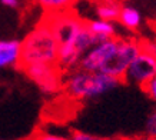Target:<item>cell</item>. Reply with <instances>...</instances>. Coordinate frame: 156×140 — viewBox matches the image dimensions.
<instances>
[{
    "label": "cell",
    "mask_w": 156,
    "mask_h": 140,
    "mask_svg": "<svg viewBox=\"0 0 156 140\" xmlns=\"http://www.w3.org/2000/svg\"><path fill=\"white\" fill-rule=\"evenodd\" d=\"M139 51L140 46L137 42L115 36L90 47L82 56L77 67L87 72H102L123 82L129 63L139 54Z\"/></svg>",
    "instance_id": "1"
},
{
    "label": "cell",
    "mask_w": 156,
    "mask_h": 140,
    "mask_svg": "<svg viewBox=\"0 0 156 140\" xmlns=\"http://www.w3.org/2000/svg\"><path fill=\"white\" fill-rule=\"evenodd\" d=\"M67 75V79L62 86L70 97L77 100L96 99L122 83V80L115 76L102 72H87L79 67L69 72Z\"/></svg>",
    "instance_id": "2"
},
{
    "label": "cell",
    "mask_w": 156,
    "mask_h": 140,
    "mask_svg": "<svg viewBox=\"0 0 156 140\" xmlns=\"http://www.w3.org/2000/svg\"><path fill=\"white\" fill-rule=\"evenodd\" d=\"M59 43L46 23L40 24L20 42L19 67L32 63H56Z\"/></svg>",
    "instance_id": "3"
},
{
    "label": "cell",
    "mask_w": 156,
    "mask_h": 140,
    "mask_svg": "<svg viewBox=\"0 0 156 140\" xmlns=\"http://www.w3.org/2000/svg\"><path fill=\"white\" fill-rule=\"evenodd\" d=\"M22 69L29 76V79H32L37 84L43 93H56L60 90L63 84L62 80L63 73L56 63H32V65L23 66Z\"/></svg>",
    "instance_id": "4"
},
{
    "label": "cell",
    "mask_w": 156,
    "mask_h": 140,
    "mask_svg": "<svg viewBox=\"0 0 156 140\" xmlns=\"http://www.w3.org/2000/svg\"><path fill=\"white\" fill-rule=\"evenodd\" d=\"M153 75H156V57L140 50L139 54L129 63L123 76V82L142 86Z\"/></svg>",
    "instance_id": "5"
},
{
    "label": "cell",
    "mask_w": 156,
    "mask_h": 140,
    "mask_svg": "<svg viewBox=\"0 0 156 140\" xmlns=\"http://www.w3.org/2000/svg\"><path fill=\"white\" fill-rule=\"evenodd\" d=\"M20 42L19 40H0V69L19 65Z\"/></svg>",
    "instance_id": "6"
},
{
    "label": "cell",
    "mask_w": 156,
    "mask_h": 140,
    "mask_svg": "<svg viewBox=\"0 0 156 140\" xmlns=\"http://www.w3.org/2000/svg\"><path fill=\"white\" fill-rule=\"evenodd\" d=\"M87 26H89L90 32L95 34L96 43L103 42L106 39L116 36V30H115L113 23L109 22V20L98 19V20H93V22H87Z\"/></svg>",
    "instance_id": "7"
},
{
    "label": "cell",
    "mask_w": 156,
    "mask_h": 140,
    "mask_svg": "<svg viewBox=\"0 0 156 140\" xmlns=\"http://www.w3.org/2000/svg\"><path fill=\"white\" fill-rule=\"evenodd\" d=\"M118 20L125 27L130 29V30H136V29L140 26V23H142V16H140V12H139L136 7L122 6V7H120V12H119Z\"/></svg>",
    "instance_id": "8"
},
{
    "label": "cell",
    "mask_w": 156,
    "mask_h": 140,
    "mask_svg": "<svg viewBox=\"0 0 156 140\" xmlns=\"http://www.w3.org/2000/svg\"><path fill=\"white\" fill-rule=\"evenodd\" d=\"M120 7L122 6L115 0H100V3L96 6V13H98L99 19L115 22V20H118Z\"/></svg>",
    "instance_id": "9"
},
{
    "label": "cell",
    "mask_w": 156,
    "mask_h": 140,
    "mask_svg": "<svg viewBox=\"0 0 156 140\" xmlns=\"http://www.w3.org/2000/svg\"><path fill=\"white\" fill-rule=\"evenodd\" d=\"M44 10L49 12H59V10L67 9L75 0H36Z\"/></svg>",
    "instance_id": "10"
},
{
    "label": "cell",
    "mask_w": 156,
    "mask_h": 140,
    "mask_svg": "<svg viewBox=\"0 0 156 140\" xmlns=\"http://www.w3.org/2000/svg\"><path fill=\"white\" fill-rule=\"evenodd\" d=\"M140 89L149 96V99H152L153 102H156V75H153L149 80H146V82L140 86Z\"/></svg>",
    "instance_id": "11"
},
{
    "label": "cell",
    "mask_w": 156,
    "mask_h": 140,
    "mask_svg": "<svg viewBox=\"0 0 156 140\" xmlns=\"http://www.w3.org/2000/svg\"><path fill=\"white\" fill-rule=\"evenodd\" d=\"M146 135L151 137V139H156V107L155 110L152 112V114L147 119L146 123Z\"/></svg>",
    "instance_id": "12"
},
{
    "label": "cell",
    "mask_w": 156,
    "mask_h": 140,
    "mask_svg": "<svg viewBox=\"0 0 156 140\" xmlns=\"http://www.w3.org/2000/svg\"><path fill=\"white\" fill-rule=\"evenodd\" d=\"M139 46H140V50L146 51L149 54L156 57V42H151V40H146V42H142L139 43Z\"/></svg>",
    "instance_id": "13"
},
{
    "label": "cell",
    "mask_w": 156,
    "mask_h": 140,
    "mask_svg": "<svg viewBox=\"0 0 156 140\" xmlns=\"http://www.w3.org/2000/svg\"><path fill=\"white\" fill-rule=\"evenodd\" d=\"M73 139L76 140H93L95 137L89 133H83V131H73Z\"/></svg>",
    "instance_id": "14"
},
{
    "label": "cell",
    "mask_w": 156,
    "mask_h": 140,
    "mask_svg": "<svg viewBox=\"0 0 156 140\" xmlns=\"http://www.w3.org/2000/svg\"><path fill=\"white\" fill-rule=\"evenodd\" d=\"M0 3L6 7H10V9H16L19 6V0H0Z\"/></svg>",
    "instance_id": "15"
}]
</instances>
